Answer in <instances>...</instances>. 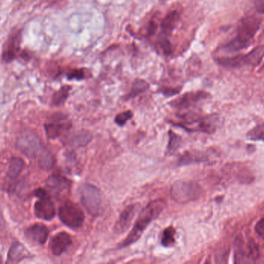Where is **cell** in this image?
<instances>
[{"label":"cell","instance_id":"cell-10","mask_svg":"<svg viewBox=\"0 0 264 264\" xmlns=\"http://www.w3.org/2000/svg\"><path fill=\"white\" fill-rule=\"evenodd\" d=\"M49 192L58 200H63L68 196L70 191V182L61 175H51L46 181Z\"/></svg>","mask_w":264,"mask_h":264},{"label":"cell","instance_id":"cell-11","mask_svg":"<svg viewBox=\"0 0 264 264\" xmlns=\"http://www.w3.org/2000/svg\"><path fill=\"white\" fill-rule=\"evenodd\" d=\"M235 259L236 263H247L254 261L259 257V249L253 242H249L246 248L242 240L237 239L235 245Z\"/></svg>","mask_w":264,"mask_h":264},{"label":"cell","instance_id":"cell-6","mask_svg":"<svg viewBox=\"0 0 264 264\" xmlns=\"http://www.w3.org/2000/svg\"><path fill=\"white\" fill-rule=\"evenodd\" d=\"M201 189L196 183L185 180H178L172 184L171 196L174 201L187 203L194 201L200 197Z\"/></svg>","mask_w":264,"mask_h":264},{"label":"cell","instance_id":"cell-13","mask_svg":"<svg viewBox=\"0 0 264 264\" xmlns=\"http://www.w3.org/2000/svg\"><path fill=\"white\" fill-rule=\"evenodd\" d=\"M206 93L203 91H196V92H188L183 95L179 99L171 102L170 105L174 108L179 109V110H185L193 106L196 103H199L202 99L206 98Z\"/></svg>","mask_w":264,"mask_h":264},{"label":"cell","instance_id":"cell-25","mask_svg":"<svg viewBox=\"0 0 264 264\" xmlns=\"http://www.w3.org/2000/svg\"><path fill=\"white\" fill-rule=\"evenodd\" d=\"M205 160L203 155L200 153L186 152L185 154L181 156L179 160V165H186V164L197 163V162L203 161Z\"/></svg>","mask_w":264,"mask_h":264},{"label":"cell","instance_id":"cell-2","mask_svg":"<svg viewBox=\"0 0 264 264\" xmlns=\"http://www.w3.org/2000/svg\"><path fill=\"white\" fill-rule=\"evenodd\" d=\"M261 24V20L254 16L241 20L237 27V35L223 47L224 51L233 53L246 48L257 34Z\"/></svg>","mask_w":264,"mask_h":264},{"label":"cell","instance_id":"cell-26","mask_svg":"<svg viewBox=\"0 0 264 264\" xmlns=\"http://www.w3.org/2000/svg\"><path fill=\"white\" fill-rule=\"evenodd\" d=\"M176 242V229L173 227L169 226L163 232L162 244L164 247H169Z\"/></svg>","mask_w":264,"mask_h":264},{"label":"cell","instance_id":"cell-4","mask_svg":"<svg viewBox=\"0 0 264 264\" xmlns=\"http://www.w3.org/2000/svg\"><path fill=\"white\" fill-rule=\"evenodd\" d=\"M81 201L89 214L100 216L103 211V201L100 190L92 184H86L80 192Z\"/></svg>","mask_w":264,"mask_h":264},{"label":"cell","instance_id":"cell-35","mask_svg":"<svg viewBox=\"0 0 264 264\" xmlns=\"http://www.w3.org/2000/svg\"><path fill=\"white\" fill-rule=\"evenodd\" d=\"M255 9L259 13L264 14V0H255Z\"/></svg>","mask_w":264,"mask_h":264},{"label":"cell","instance_id":"cell-30","mask_svg":"<svg viewBox=\"0 0 264 264\" xmlns=\"http://www.w3.org/2000/svg\"><path fill=\"white\" fill-rule=\"evenodd\" d=\"M67 77L69 80H83L86 77L85 71L83 69H73L67 73Z\"/></svg>","mask_w":264,"mask_h":264},{"label":"cell","instance_id":"cell-9","mask_svg":"<svg viewBox=\"0 0 264 264\" xmlns=\"http://www.w3.org/2000/svg\"><path fill=\"white\" fill-rule=\"evenodd\" d=\"M72 124L68 118L61 113L54 114L45 123V131L49 139L54 140L59 137L61 134L68 131Z\"/></svg>","mask_w":264,"mask_h":264},{"label":"cell","instance_id":"cell-1","mask_svg":"<svg viewBox=\"0 0 264 264\" xmlns=\"http://www.w3.org/2000/svg\"><path fill=\"white\" fill-rule=\"evenodd\" d=\"M165 207L166 201L163 199H156L148 203L145 208H143L142 211L140 212L132 230L119 246L121 248L126 247L137 242L146 228L152 221L159 217Z\"/></svg>","mask_w":264,"mask_h":264},{"label":"cell","instance_id":"cell-8","mask_svg":"<svg viewBox=\"0 0 264 264\" xmlns=\"http://www.w3.org/2000/svg\"><path fill=\"white\" fill-rule=\"evenodd\" d=\"M36 196L39 200L34 205V212L36 216L41 220H51L55 216L56 210L54 202L52 201L48 192L44 189L39 188L35 192Z\"/></svg>","mask_w":264,"mask_h":264},{"label":"cell","instance_id":"cell-5","mask_svg":"<svg viewBox=\"0 0 264 264\" xmlns=\"http://www.w3.org/2000/svg\"><path fill=\"white\" fill-rule=\"evenodd\" d=\"M17 149L26 156L37 160L46 149L39 136L34 132L26 131L19 136L17 142Z\"/></svg>","mask_w":264,"mask_h":264},{"label":"cell","instance_id":"cell-24","mask_svg":"<svg viewBox=\"0 0 264 264\" xmlns=\"http://www.w3.org/2000/svg\"><path fill=\"white\" fill-rule=\"evenodd\" d=\"M71 87L69 86H64L61 88L59 91H57L52 99V104L55 106H61L67 100L70 93Z\"/></svg>","mask_w":264,"mask_h":264},{"label":"cell","instance_id":"cell-16","mask_svg":"<svg viewBox=\"0 0 264 264\" xmlns=\"http://www.w3.org/2000/svg\"><path fill=\"white\" fill-rule=\"evenodd\" d=\"M26 236L33 242L42 245L46 242L48 238L49 230L47 227L43 224H34L26 229Z\"/></svg>","mask_w":264,"mask_h":264},{"label":"cell","instance_id":"cell-23","mask_svg":"<svg viewBox=\"0 0 264 264\" xmlns=\"http://www.w3.org/2000/svg\"><path fill=\"white\" fill-rule=\"evenodd\" d=\"M37 160L41 169L44 170V171L51 170L54 167V163H55L54 156L47 149L43 151V154L37 159Z\"/></svg>","mask_w":264,"mask_h":264},{"label":"cell","instance_id":"cell-36","mask_svg":"<svg viewBox=\"0 0 264 264\" xmlns=\"http://www.w3.org/2000/svg\"><path fill=\"white\" fill-rule=\"evenodd\" d=\"M161 1H166V0H161Z\"/></svg>","mask_w":264,"mask_h":264},{"label":"cell","instance_id":"cell-31","mask_svg":"<svg viewBox=\"0 0 264 264\" xmlns=\"http://www.w3.org/2000/svg\"><path fill=\"white\" fill-rule=\"evenodd\" d=\"M159 44L165 55H171L172 54V44H171L170 41H168V38L165 37L160 38Z\"/></svg>","mask_w":264,"mask_h":264},{"label":"cell","instance_id":"cell-29","mask_svg":"<svg viewBox=\"0 0 264 264\" xmlns=\"http://www.w3.org/2000/svg\"><path fill=\"white\" fill-rule=\"evenodd\" d=\"M132 117H133L132 112L131 111H126V112L118 114L116 117H115V121L119 126L122 127Z\"/></svg>","mask_w":264,"mask_h":264},{"label":"cell","instance_id":"cell-21","mask_svg":"<svg viewBox=\"0 0 264 264\" xmlns=\"http://www.w3.org/2000/svg\"><path fill=\"white\" fill-rule=\"evenodd\" d=\"M149 88V85L146 81L140 78H137L133 82L132 87H131V91L126 96V100L130 99H133L135 97L138 96L140 94L143 93L144 91Z\"/></svg>","mask_w":264,"mask_h":264},{"label":"cell","instance_id":"cell-7","mask_svg":"<svg viewBox=\"0 0 264 264\" xmlns=\"http://www.w3.org/2000/svg\"><path fill=\"white\" fill-rule=\"evenodd\" d=\"M59 218L64 225L72 229L81 228L85 219L81 208L70 201H65L60 207Z\"/></svg>","mask_w":264,"mask_h":264},{"label":"cell","instance_id":"cell-20","mask_svg":"<svg viewBox=\"0 0 264 264\" xmlns=\"http://www.w3.org/2000/svg\"><path fill=\"white\" fill-rule=\"evenodd\" d=\"M24 168V161L20 157H13L10 159L8 167L7 175L9 178L16 179L22 173Z\"/></svg>","mask_w":264,"mask_h":264},{"label":"cell","instance_id":"cell-15","mask_svg":"<svg viewBox=\"0 0 264 264\" xmlns=\"http://www.w3.org/2000/svg\"><path fill=\"white\" fill-rule=\"evenodd\" d=\"M137 212L136 204H131L124 208L121 213L119 220L115 225V230L117 233H122L125 232L131 225Z\"/></svg>","mask_w":264,"mask_h":264},{"label":"cell","instance_id":"cell-27","mask_svg":"<svg viewBox=\"0 0 264 264\" xmlns=\"http://www.w3.org/2000/svg\"><path fill=\"white\" fill-rule=\"evenodd\" d=\"M168 136H169V141H168V152L172 154V153L176 152L180 147L181 138L172 131L168 132Z\"/></svg>","mask_w":264,"mask_h":264},{"label":"cell","instance_id":"cell-3","mask_svg":"<svg viewBox=\"0 0 264 264\" xmlns=\"http://www.w3.org/2000/svg\"><path fill=\"white\" fill-rule=\"evenodd\" d=\"M183 121L179 127H183L189 132H202L212 134L216 131L218 119L216 115L200 116L197 115H185L182 117Z\"/></svg>","mask_w":264,"mask_h":264},{"label":"cell","instance_id":"cell-34","mask_svg":"<svg viewBox=\"0 0 264 264\" xmlns=\"http://www.w3.org/2000/svg\"><path fill=\"white\" fill-rule=\"evenodd\" d=\"M158 26L156 24V22L154 21H151L148 23V35L153 36L155 34V32L157 30Z\"/></svg>","mask_w":264,"mask_h":264},{"label":"cell","instance_id":"cell-22","mask_svg":"<svg viewBox=\"0 0 264 264\" xmlns=\"http://www.w3.org/2000/svg\"><path fill=\"white\" fill-rule=\"evenodd\" d=\"M92 139V136L87 131H80L74 133V136L70 139V143L74 147H84L87 145Z\"/></svg>","mask_w":264,"mask_h":264},{"label":"cell","instance_id":"cell-28","mask_svg":"<svg viewBox=\"0 0 264 264\" xmlns=\"http://www.w3.org/2000/svg\"><path fill=\"white\" fill-rule=\"evenodd\" d=\"M247 138L253 141H264V124H260L252 129L247 133Z\"/></svg>","mask_w":264,"mask_h":264},{"label":"cell","instance_id":"cell-32","mask_svg":"<svg viewBox=\"0 0 264 264\" xmlns=\"http://www.w3.org/2000/svg\"><path fill=\"white\" fill-rule=\"evenodd\" d=\"M162 93L165 96H173V95L179 94L180 92V88H162L160 90Z\"/></svg>","mask_w":264,"mask_h":264},{"label":"cell","instance_id":"cell-17","mask_svg":"<svg viewBox=\"0 0 264 264\" xmlns=\"http://www.w3.org/2000/svg\"><path fill=\"white\" fill-rule=\"evenodd\" d=\"M264 57V46L256 47L252 51L248 53L246 55H240V62L241 67L242 66H258L260 62L262 61Z\"/></svg>","mask_w":264,"mask_h":264},{"label":"cell","instance_id":"cell-14","mask_svg":"<svg viewBox=\"0 0 264 264\" xmlns=\"http://www.w3.org/2000/svg\"><path fill=\"white\" fill-rule=\"evenodd\" d=\"M72 243V239L68 233L61 232L52 239L50 242V249L54 256H61L67 250Z\"/></svg>","mask_w":264,"mask_h":264},{"label":"cell","instance_id":"cell-18","mask_svg":"<svg viewBox=\"0 0 264 264\" xmlns=\"http://www.w3.org/2000/svg\"><path fill=\"white\" fill-rule=\"evenodd\" d=\"M179 17L180 15L179 12L176 10L170 12L164 17V19L162 21L161 28L162 32L164 36L168 37L172 34V31L176 27L178 21H179Z\"/></svg>","mask_w":264,"mask_h":264},{"label":"cell","instance_id":"cell-19","mask_svg":"<svg viewBox=\"0 0 264 264\" xmlns=\"http://www.w3.org/2000/svg\"><path fill=\"white\" fill-rule=\"evenodd\" d=\"M28 253L26 248L20 243L16 242L11 245L8 254V261L10 263L20 262L27 256Z\"/></svg>","mask_w":264,"mask_h":264},{"label":"cell","instance_id":"cell-33","mask_svg":"<svg viewBox=\"0 0 264 264\" xmlns=\"http://www.w3.org/2000/svg\"><path fill=\"white\" fill-rule=\"evenodd\" d=\"M255 231L258 236L261 238L264 239V217H263L260 221L257 222L255 226Z\"/></svg>","mask_w":264,"mask_h":264},{"label":"cell","instance_id":"cell-12","mask_svg":"<svg viewBox=\"0 0 264 264\" xmlns=\"http://www.w3.org/2000/svg\"><path fill=\"white\" fill-rule=\"evenodd\" d=\"M21 32L17 31L10 34L2 49V58L3 62L9 63L17 57L20 50Z\"/></svg>","mask_w":264,"mask_h":264}]
</instances>
